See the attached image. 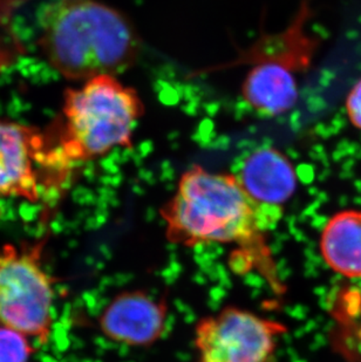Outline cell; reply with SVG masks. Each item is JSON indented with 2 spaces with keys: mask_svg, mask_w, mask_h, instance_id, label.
<instances>
[{
  "mask_svg": "<svg viewBox=\"0 0 361 362\" xmlns=\"http://www.w3.org/2000/svg\"><path fill=\"white\" fill-rule=\"evenodd\" d=\"M282 215L259 206L235 175L215 174L198 165L182 175L174 196L161 209L171 244L236 246L243 267L255 265L277 293L283 286L266 236Z\"/></svg>",
  "mask_w": 361,
  "mask_h": 362,
  "instance_id": "obj_1",
  "label": "cell"
},
{
  "mask_svg": "<svg viewBox=\"0 0 361 362\" xmlns=\"http://www.w3.org/2000/svg\"><path fill=\"white\" fill-rule=\"evenodd\" d=\"M40 45L50 64L73 81L125 72L141 48L132 23L96 0H60L48 7Z\"/></svg>",
  "mask_w": 361,
  "mask_h": 362,
  "instance_id": "obj_2",
  "label": "cell"
},
{
  "mask_svg": "<svg viewBox=\"0 0 361 362\" xmlns=\"http://www.w3.org/2000/svg\"><path fill=\"white\" fill-rule=\"evenodd\" d=\"M144 103L115 76H101L66 92L57 144L67 165L130 147Z\"/></svg>",
  "mask_w": 361,
  "mask_h": 362,
  "instance_id": "obj_3",
  "label": "cell"
},
{
  "mask_svg": "<svg viewBox=\"0 0 361 362\" xmlns=\"http://www.w3.org/2000/svg\"><path fill=\"white\" fill-rule=\"evenodd\" d=\"M55 292L39 250L6 246L0 252V325L45 344L53 325Z\"/></svg>",
  "mask_w": 361,
  "mask_h": 362,
  "instance_id": "obj_4",
  "label": "cell"
},
{
  "mask_svg": "<svg viewBox=\"0 0 361 362\" xmlns=\"http://www.w3.org/2000/svg\"><path fill=\"white\" fill-rule=\"evenodd\" d=\"M287 327L248 310L225 308L195 327L198 362H269Z\"/></svg>",
  "mask_w": 361,
  "mask_h": 362,
  "instance_id": "obj_5",
  "label": "cell"
},
{
  "mask_svg": "<svg viewBox=\"0 0 361 362\" xmlns=\"http://www.w3.org/2000/svg\"><path fill=\"white\" fill-rule=\"evenodd\" d=\"M67 169L55 141L31 127L0 121V195L38 201L48 176Z\"/></svg>",
  "mask_w": 361,
  "mask_h": 362,
  "instance_id": "obj_6",
  "label": "cell"
},
{
  "mask_svg": "<svg viewBox=\"0 0 361 362\" xmlns=\"http://www.w3.org/2000/svg\"><path fill=\"white\" fill-rule=\"evenodd\" d=\"M293 28L292 38L285 49L257 59L243 83L242 94L248 105L264 117L287 113L298 99L294 71L305 64L306 39Z\"/></svg>",
  "mask_w": 361,
  "mask_h": 362,
  "instance_id": "obj_7",
  "label": "cell"
},
{
  "mask_svg": "<svg viewBox=\"0 0 361 362\" xmlns=\"http://www.w3.org/2000/svg\"><path fill=\"white\" fill-rule=\"evenodd\" d=\"M168 304L146 291L116 294L99 317L100 329L109 340L128 347H149L167 328Z\"/></svg>",
  "mask_w": 361,
  "mask_h": 362,
  "instance_id": "obj_8",
  "label": "cell"
},
{
  "mask_svg": "<svg viewBox=\"0 0 361 362\" xmlns=\"http://www.w3.org/2000/svg\"><path fill=\"white\" fill-rule=\"evenodd\" d=\"M234 175L259 206L278 214H283V205L297 189L293 164L276 148L256 149L243 160Z\"/></svg>",
  "mask_w": 361,
  "mask_h": 362,
  "instance_id": "obj_9",
  "label": "cell"
},
{
  "mask_svg": "<svg viewBox=\"0 0 361 362\" xmlns=\"http://www.w3.org/2000/svg\"><path fill=\"white\" fill-rule=\"evenodd\" d=\"M319 249L333 272L360 279L361 210H344L332 216L321 230Z\"/></svg>",
  "mask_w": 361,
  "mask_h": 362,
  "instance_id": "obj_10",
  "label": "cell"
},
{
  "mask_svg": "<svg viewBox=\"0 0 361 362\" xmlns=\"http://www.w3.org/2000/svg\"><path fill=\"white\" fill-rule=\"evenodd\" d=\"M28 335L0 325V362H28L32 344Z\"/></svg>",
  "mask_w": 361,
  "mask_h": 362,
  "instance_id": "obj_11",
  "label": "cell"
},
{
  "mask_svg": "<svg viewBox=\"0 0 361 362\" xmlns=\"http://www.w3.org/2000/svg\"><path fill=\"white\" fill-rule=\"evenodd\" d=\"M346 112L352 124L361 130V79L359 80L346 99Z\"/></svg>",
  "mask_w": 361,
  "mask_h": 362,
  "instance_id": "obj_12",
  "label": "cell"
}]
</instances>
